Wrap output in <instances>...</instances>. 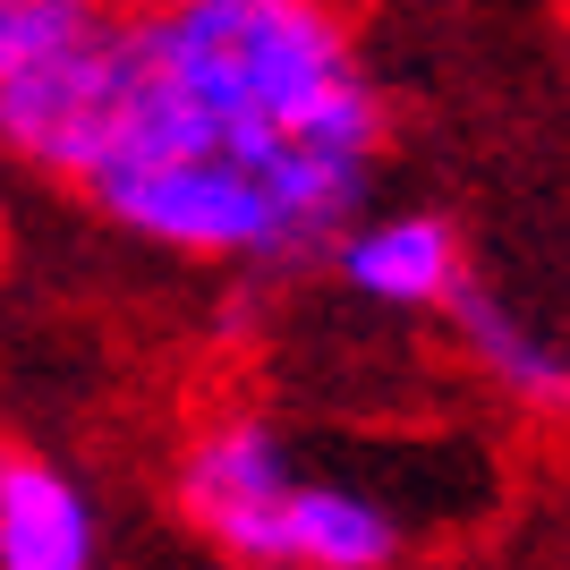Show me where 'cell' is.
I'll list each match as a JSON object with an SVG mask.
<instances>
[{"instance_id": "10", "label": "cell", "mask_w": 570, "mask_h": 570, "mask_svg": "<svg viewBox=\"0 0 570 570\" xmlns=\"http://www.w3.org/2000/svg\"><path fill=\"white\" fill-rule=\"evenodd\" d=\"M111 9H163V0H111Z\"/></svg>"}, {"instance_id": "4", "label": "cell", "mask_w": 570, "mask_h": 570, "mask_svg": "<svg viewBox=\"0 0 570 570\" xmlns=\"http://www.w3.org/2000/svg\"><path fill=\"white\" fill-rule=\"evenodd\" d=\"M289 476H298L289 434L247 417V409H230V417H205V426L188 434V452L170 469V494H179V520L214 553L256 562L264 528H273V511H282V494H289Z\"/></svg>"}, {"instance_id": "12", "label": "cell", "mask_w": 570, "mask_h": 570, "mask_svg": "<svg viewBox=\"0 0 570 570\" xmlns=\"http://www.w3.org/2000/svg\"><path fill=\"white\" fill-rule=\"evenodd\" d=\"M0 460H9V443H0Z\"/></svg>"}, {"instance_id": "6", "label": "cell", "mask_w": 570, "mask_h": 570, "mask_svg": "<svg viewBox=\"0 0 570 570\" xmlns=\"http://www.w3.org/2000/svg\"><path fill=\"white\" fill-rule=\"evenodd\" d=\"M256 562L264 570H392L401 562V520H392V502L357 494L341 476H289Z\"/></svg>"}, {"instance_id": "5", "label": "cell", "mask_w": 570, "mask_h": 570, "mask_svg": "<svg viewBox=\"0 0 570 570\" xmlns=\"http://www.w3.org/2000/svg\"><path fill=\"white\" fill-rule=\"evenodd\" d=\"M357 298H375L392 315H426V307H452L469 264H460V230L426 205H401V214H357L350 230L333 238L324 256Z\"/></svg>"}, {"instance_id": "9", "label": "cell", "mask_w": 570, "mask_h": 570, "mask_svg": "<svg viewBox=\"0 0 570 570\" xmlns=\"http://www.w3.org/2000/svg\"><path fill=\"white\" fill-rule=\"evenodd\" d=\"M102 9H111V0H0V69H18L35 51L86 35Z\"/></svg>"}, {"instance_id": "7", "label": "cell", "mask_w": 570, "mask_h": 570, "mask_svg": "<svg viewBox=\"0 0 570 570\" xmlns=\"http://www.w3.org/2000/svg\"><path fill=\"white\" fill-rule=\"evenodd\" d=\"M102 520L95 494L60 460L9 452L0 460V570H95Z\"/></svg>"}, {"instance_id": "1", "label": "cell", "mask_w": 570, "mask_h": 570, "mask_svg": "<svg viewBox=\"0 0 570 570\" xmlns=\"http://www.w3.org/2000/svg\"><path fill=\"white\" fill-rule=\"evenodd\" d=\"M86 205L137 247H163L179 264H238V273H298L324 264L333 238L366 214L375 163L333 154L307 137L238 128V119L188 111L154 95L145 77L137 119L86 170Z\"/></svg>"}, {"instance_id": "8", "label": "cell", "mask_w": 570, "mask_h": 570, "mask_svg": "<svg viewBox=\"0 0 570 570\" xmlns=\"http://www.w3.org/2000/svg\"><path fill=\"white\" fill-rule=\"evenodd\" d=\"M452 333H460V350H469V366L494 383L511 409L570 417V350H562V341H553L528 307H511V298H494V289L460 282Z\"/></svg>"}, {"instance_id": "3", "label": "cell", "mask_w": 570, "mask_h": 570, "mask_svg": "<svg viewBox=\"0 0 570 570\" xmlns=\"http://www.w3.org/2000/svg\"><path fill=\"white\" fill-rule=\"evenodd\" d=\"M145 102V35L137 9H102L86 35L0 69V154L43 170L60 188H86V170L119 145Z\"/></svg>"}, {"instance_id": "11", "label": "cell", "mask_w": 570, "mask_h": 570, "mask_svg": "<svg viewBox=\"0 0 570 570\" xmlns=\"http://www.w3.org/2000/svg\"><path fill=\"white\" fill-rule=\"evenodd\" d=\"M230 570H264V562H230Z\"/></svg>"}, {"instance_id": "2", "label": "cell", "mask_w": 570, "mask_h": 570, "mask_svg": "<svg viewBox=\"0 0 570 570\" xmlns=\"http://www.w3.org/2000/svg\"><path fill=\"white\" fill-rule=\"evenodd\" d=\"M137 35L154 95L366 163L383 154V86L333 0H163L137 9Z\"/></svg>"}]
</instances>
